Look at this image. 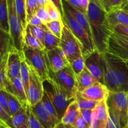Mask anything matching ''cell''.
I'll return each instance as SVG.
<instances>
[{
    "label": "cell",
    "mask_w": 128,
    "mask_h": 128,
    "mask_svg": "<svg viewBox=\"0 0 128 128\" xmlns=\"http://www.w3.org/2000/svg\"><path fill=\"white\" fill-rule=\"evenodd\" d=\"M86 16L90 22L96 50L104 54L107 51L109 38L113 32L107 20V12L98 0H90Z\"/></svg>",
    "instance_id": "1"
},
{
    "label": "cell",
    "mask_w": 128,
    "mask_h": 128,
    "mask_svg": "<svg viewBox=\"0 0 128 128\" xmlns=\"http://www.w3.org/2000/svg\"><path fill=\"white\" fill-rule=\"evenodd\" d=\"M43 87L44 91L53 104L61 121L72 100H70L64 90L51 77L43 81Z\"/></svg>",
    "instance_id": "2"
},
{
    "label": "cell",
    "mask_w": 128,
    "mask_h": 128,
    "mask_svg": "<svg viewBox=\"0 0 128 128\" xmlns=\"http://www.w3.org/2000/svg\"><path fill=\"white\" fill-rule=\"evenodd\" d=\"M22 53L28 64L36 71L42 81L50 78L51 70L45 50L33 49L24 45Z\"/></svg>",
    "instance_id": "3"
},
{
    "label": "cell",
    "mask_w": 128,
    "mask_h": 128,
    "mask_svg": "<svg viewBox=\"0 0 128 128\" xmlns=\"http://www.w3.org/2000/svg\"><path fill=\"white\" fill-rule=\"evenodd\" d=\"M106 102L109 111L120 120L122 128L126 127L128 122V91H110Z\"/></svg>",
    "instance_id": "4"
},
{
    "label": "cell",
    "mask_w": 128,
    "mask_h": 128,
    "mask_svg": "<svg viewBox=\"0 0 128 128\" xmlns=\"http://www.w3.org/2000/svg\"><path fill=\"white\" fill-rule=\"evenodd\" d=\"M64 16L62 18L64 24L70 28L72 34L82 44L83 48L82 54L85 58L96 50L94 44L86 31L81 27L71 14L64 8Z\"/></svg>",
    "instance_id": "5"
},
{
    "label": "cell",
    "mask_w": 128,
    "mask_h": 128,
    "mask_svg": "<svg viewBox=\"0 0 128 128\" xmlns=\"http://www.w3.org/2000/svg\"><path fill=\"white\" fill-rule=\"evenodd\" d=\"M8 6L10 34L12 40V44L19 51L22 52V49L24 46V38L25 29L22 26L20 18L18 15L14 0H8Z\"/></svg>",
    "instance_id": "6"
},
{
    "label": "cell",
    "mask_w": 128,
    "mask_h": 128,
    "mask_svg": "<svg viewBox=\"0 0 128 128\" xmlns=\"http://www.w3.org/2000/svg\"><path fill=\"white\" fill-rule=\"evenodd\" d=\"M60 47L64 52L69 62L83 56V48L81 42L75 37L71 30L64 24L60 41Z\"/></svg>",
    "instance_id": "7"
},
{
    "label": "cell",
    "mask_w": 128,
    "mask_h": 128,
    "mask_svg": "<svg viewBox=\"0 0 128 128\" xmlns=\"http://www.w3.org/2000/svg\"><path fill=\"white\" fill-rule=\"evenodd\" d=\"M50 77L53 78L64 90L70 100H74L78 93L77 80L71 66H68L57 72L51 71Z\"/></svg>",
    "instance_id": "8"
},
{
    "label": "cell",
    "mask_w": 128,
    "mask_h": 128,
    "mask_svg": "<svg viewBox=\"0 0 128 128\" xmlns=\"http://www.w3.org/2000/svg\"><path fill=\"white\" fill-rule=\"evenodd\" d=\"M105 56L109 60L114 76L120 86V91H128V69L124 60L106 52Z\"/></svg>",
    "instance_id": "9"
},
{
    "label": "cell",
    "mask_w": 128,
    "mask_h": 128,
    "mask_svg": "<svg viewBox=\"0 0 128 128\" xmlns=\"http://www.w3.org/2000/svg\"><path fill=\"white\" fill-rule=\"evenodd\" d=\"M106 52L128 61V37L113 31L109 38Z\"/></svg>",
    "instance_id": "10"
},
{
    "label": "cell",
    "mask_w": 128,
    "mask_h": 128,
    "mask_svg": "<svg viewBox=\"0 0 128 128\" xmlns=\"http://www.w3.org/2000/svg\"><path fill=\"white\" fill-rule=\"evenodd\" d=\"M29 68L30 76L28 99L29 105L33 106L42 100L44 91L42 79L33 68L30 66Z\"/></svg>",
    "instance_id": "11"
},
{
    "label": "cell",
    "mask_w": 128,
    "mask_h": 128,
    "mask_svg": "<svg viewBox=\"0 0 128 128\" xmlns=\"http://www.w3.org/2000/svg\"><path fill=\"white\" fill-rule=\"evenodd\" d=\"M85 66L98 82L104 84V54L97 50L84 58Z\"/></svg>",
    "instance_id": "12"
},
{
    "label": "cell",
    "mask_w": 128,
    "mask_h": 128,
    "mask_svg": "<svg viewBox=\"0 0 128 128\" xmlns=\"http://www.w3.org/2000/svg\"><path fill=\"white\" fill-rule=\"evenodd\" d=\"M24 58L22 52L19 51L14 46L11 48L7 61V79L11 82L20 76L21 64Z\"/></svg>",
    "instance_id": "13"
},
{
    "label": "cell",
    "mask_w": 128,
    "mask_h": 128,
    "mask_svg": "<svg viewBox=\"0 0 128 128\" xmlns=\"http://www.w3.org/2000/svg\"><path fill=\"white\" fill-rule=\"evenodd\" d=\"M3 91H5L6 92L11 94L16 98L22 106L29 105L28 99L20 76L15 78L12 82L6 79Z\"/></svg>",
    "instance_id": "14"
},
{
    "label": "cell",
    "mask_w": 128,
    "mask_h": 128,
    "mask_svg": "<svg viewBox=\"0 0 128 128\" xmlns=\"http://www.w3.org/2000/svg\"><path fill=\"white\" fill-rule=\"evenodd\" d=\"M46 52L50 64V70L52 72H57L70 66L64 52L60 46L54 50Z\"/></svg>",
    "instance_id": "15"
},
{
    "label": "cell",
    "mask_w": 128,
    "mask_h": 128,
    "mask_svg": "<svg viewBox=\"0 0 128 128\" xmlns=\"http://www.w3.org/2000/svg\"><path fill=\"white\" fill-rule=\"evenodd\" d=\"M110 91L104 84L96 81L81 92V94L88 100L101 102L107 100Z\"/></svg>",
    "instance_id": "16"
},
{
    "label": "cell",
    "mask_w": 128,
    "mask_h": 128,
    "mask_svg": "<svg viewBox=\"0 0 128 128\" xmlns=\"http://www.w3.org/2000/svg\"><path fill=\"white\" fill-rule=\"evenodd\" d=\"M109 117V109L106 101L100 102L92 110V119L90 128H106Z\"/></svg>",
    "instance_id": "17"
},
{
    "label": "cell",
    "mask_w": 128,
    "mask_h": 128,
    "mask_svg": "<svg viewBox=\"0 0 128 128\" xmlns=\"http://www.w3.org/2000/svg\"><path fill=\"white\" fill-rule=\"evenodd\" d=\"M22 106L21 110L12 116L10 123L0 121V126L6 128H28V107Z\"/></svg>",
    "instance_id": "18"
},
{
    "label": "cell",
    "mask_w": 128,
    "mask_h": 128,
    "mask_svg": "<svg viewBox=\"0 0 128 128\" xmlns=\"http://www.w3.org/2000/svg\"><path fill=\"white\" fill-rule=\"evenodd\" d=\"M62 3H63L64 8L67 10L71 14V15L74 17V18L81 25V27L86 31L88 34L89 35L90 38H91V40L92 41L91 28H90V22H89L87 16H86V14L84 13V12L80 11V10L75 8L74 6L70 4L66 0H62ZM92 42H93V41H92Z\"/></svg>",
    "instance_id": "19"
},
{
    "label": "cell",
    "mask_w": 128,
    "mask_h": 128,
    "mask_svg": "<svg viewBox=\"0 0 128 128\" xmlns=\"http://www.w3.org/2000/svg\"><path fill=\"white\" fill-rule=\"evenodd\" d=\"M104 84L110 91L119 92L120 91V86L114 76L110 62L104 54Z\"/></svg>",
    "instance_id": "20"
},
{
    "label": "cell",
    "mask_w": 128,
    "mask_h": 128,
    "mask_svg": "<svg viewBox=\"0 0 128 128\" xmlns=\"http://www.w3.org/2000/svg\"><path fill=\"white\" fill-rule=\"evenodd\" d=\"M30 107L34 114L45 128H54L57 125L45 110L42 101Z\"/></svg>",
    "instance_id": "21"
},
{
    "label": "cell",
    "mask_w": 128,
    "mask_h": 128,
    "mask_svg": "<svg viewBox=\"0 0 128 128\" xmlns=\"http://www.w3.org/2000/svg\"><path fill=\"white\" fill-rule=\"evenodd\" d=\"M80 113L81 111L78 102L74 100L69 105L61 122L63 124L65 128H74L76 120Z\"/></svg>",
    "instance_id": "22"
},
{
    "label": "cell",
    "mask_w": 128,
    "mask_h": 128,
    "mask_svg": "<svg viewBox=\"0 0 128 128\" xmlns=\"http://www.w3.org/2000/svg\"><path fill=\"white\" fill-rule=\"evenodd\" d=\"M106 17L112 28L117 25H128V13L123 10H118L108 13Z\"/></svg>",
    "instance_id": "23"
},
{
    "label": "cell",
    "mask_w": 128,
    "mask_h": 128,
    "mask_svg": "<svg viewBox=\"0 0 128 128\" xmlns=\"http://www.w3.org/2000/svg\"><path fill=\"white\" fill-rule=\"evenodd\" d=\"M76 80L78 92L80 93L97 81L86 68L80 74L76 76Z\"/></svg>",
    "instance_id": "24"
},
{
    "label": "cell",
    "mask_w": 128,
    "mask_h": 128,
    "mask_svg": "<svg viewBox=\"0 0 128 128\" xmlns=\"http://www.w3.org/2000/svg\"><path fill=\"white\" fill-rule=\"evenodd\" d=\"M0 30L10 33L8 0H0Z\"/></svg>",
    "instance_id": "25"
},
{
    "label": "cell",
    "mask_w": 128,
    "mask_h": 128,
    "mask_svg": "<svg viewBox=\"0 0 128 128\" xmlns=\"http://www.w3.org/2000/svg\"><path fill=\"white\" fill-rule=\"evenodd\" d=\"M98 1L108 14L118 10H123L128 0H98Z\"/></svg>",
    "instance_id": "26"
},
{
    "label": "cell",
    "mask_w": 128,
    "mask_h": 128,
    "mask_svg": "<svg viewBox=\"0 0 128 128\" xmlns=\"http://www.w3.org/2000/svg\"><path fill=\"white\" fill-rule=\"evenodd\" d=\"M24 45L32 48L33 49H37L40 50H44L45 47L41 41H39L36 37L31 33V30L28 25H27L24 32Z\"/></svg>",
    "instance_id": "27"
},
{
    "label": "cell",
    "mask_w": 128,
    "mask_h": 128,
    "mask_svg": "<svg viewBox=\"0 0 128 128\" xmlns=\"http://www.w3.org/2000/svg\"><path fill=\"white\" fill-rule=\"evenodd\" d=\"M13 46L12 40L10 34L5 32L1 30L0 34V56L2 57L4 55L9 52L11 48Z\"/></svg>",
    "instance_id": "28"
},
{
    "label": "cell",
    "mask_w": 128,
    "mask_h": 128,
    "mask_svg": "<svg viewBox=\"0 0 128 128\" xmlns=\"http://www.w3.org/2000/svg\"><path fill=\"white\" fill-rule=\"evenodd\" d=\"M75 100L78 102L80 110H94L100 102L91 101L85 98L80 92H78L75 97Z\"/></svg>",
    "instance_id": "29"
},
{
    "label": "cell",
    "mask_w": 128,
    "mask_h": 128,
    "mask_svg": "<svg viewBox=\"0 0 128 128\" xmlns=\"http://www.w3.org/2000/svg\"><path fill=\"white\" fill-rule=\"evenodd\" d=\"M42 104L44 105V107L45 110H46V111L48 112V113L50 114V116L52 118V120L54 121V122H56V124H59L60 122H61V121H60L58 118V116L57 111H56V108L54 106L53 104L52 103L51 101L50 100V99L49 98V97L48 96V95L46 94L45 92H44L43 97L42 98Z\"/></svg>",
    "instance_id": "30"
},
{
    "label": "cell",
    "mask_w": 128,
    "mask_h": 128,
    "mask_svg": "<svg viewBox=\"0 0 128 128\" xmlns=\"http://www.w3.org/2000/svg\"><path fill=\"white\" fill-rule=\"evenodd\" d=\"M60 41L61 39L56 37L49 31H46L44 36V50L48 51L60 47Z\"/></svg>",
    "instance_id": "31"
},
{
    "label": "cell",
    "mask_w": 128,
    "mask_h": 128,
    "mask_svg": "<svg viewBox=\"0 0 128 128\" xmlns=\"http://www.w3.org/2000/svg\"><path fill=\"white\" fill-rule=\"evenodd\" d=\"M48 30L51 33L53 34L56 37L61 39L62 35V30L64 26L62 20H55V21H50L45 24Z\"/></svg>",
    "instance_id": "32"
},
{
    "label": "cell",
    "mask_w": 128,
    "mask_h": 128,
    "mask_svg": "<svg viewBox=\"0 0 128 128\" xmlns=\"http://www.w3.org/2000/svg\"><path fill=\"white\" fill-rule=\"evenodd\" d=\"M26 0H14L15 6H16L18 15L24 29H26L28 25L27 21H26Z\"/></svg>",
    "instance_id": "33"
},
{
    "label": "cell",
    "mask_w": 128,
    "mask_h": 128,
    "mask_svg": "<svg viewBox=\"0 0 128 128\" xmlns=\"http://www.w3.org/2000/svg\"><path fill=\"white\" fill-rule=\"evenodd\" d=\"M30 68H29L27 62L25 61L24 58V60L22 61V64H21L20 77H21V80H22L27 97L28 93L29 84H30Z\"/></svg>",
    "instance_id": "34"
},
{
    "label": "cell",
    "mask_w": 128,
    "mask_h": 128,
    "mask_svg": "<svg viewBox=\"0 0 128 128\" xmlns=\"http://www.w3.org/2000/svg\"><path fill=\"white\" fill-rule=\"evenodd\" d=\"M8 53L1 57L0 62V90H3L7 79V61Z\"/></svg>",
    "instance_id": "35"
},
{
    "label": "cell",
    "mask_w": 128,
    "mask_h": 128,
    "mask_svg": "<svg viewBox=\"0 0 128 128\" xmlns=\"http://www.w3.org/2000/svg\"><path fill=\"white\" fill-rule=\"evenodd\" d=\"M70 66L76 76H78L86 68L85 66V60L83 56H81L70 62Z\"/></svg>",
    "instance_id": "36"
},
{
    "label": "cell",
    "mask_w": 128,
    "mask_h": 128,
    "mask_svg": "<svg viewBox=\"0 0 128 128\" xmlns=\"http://www.w3.org/2000/svg\"><path fill=\"white\" fill-rule=\"evenodd\" d=\"M6 94H7L8 101L9 109H10V112L12 116L21 110L22 106L16 98H15L14 96L10 93L6 92Z\"/></svg>",
    "instance_id": "37"
},
{
    "label": "cell",
    "mask_w": 128,
    "mask_h": 128,
    "mask_svg": "<svg viewBox=\"0 0 128 128\" xmlns=\"http://www.w3.org/2000/svg\"><path fill=\"white\" fill-rule=\"evenodd\" d=\"M38 6L35 0H26V21L27 24L31 20V18L36 15V12L38 10Z\"/></svg>",
    "instance_id": "38"
},
{
    "label": "cell",
    "mask_w": 128,
    "mask_h": 128,
    "mask_svg": "<svg viewBox=\"0 0 128 128\" xmlns=\"http://www.w3.org/2000/svg\"><path fill=\"white\" fill-rule=\"evenodd\" d=\"M51 21H55V20H62V16L59 12L58 10L56 8V6L52 3L50 1L48 2L47 4L45 6Z\"/></svg>",
    "instance_id": "39"
},
{
    "label": "cell",
    "mask_w": 128,
    "mask_h": 128,
    "mask_svg": "<svg viewBox=\"0 0 128 128\" xmlns=\"http://www.w3.org/2000/svg\"><path fill=\"white\" fill-rule=\"evenodd\" d=\"M30 27V30H31V33L32 34L34 37H36L40 41H41L42 44L44 46V36L45 32L46 31L43 30L41 28L38 27V26H32V25L28 24Z\"/></svg>",
    "instance_id": "40"
},
{
    "label": "cell",
    "mask_w": 128,
    "mask_h": 128,
    "mask_svg": "<svg viewBox=\"0 0 128 128\" xmlns=\"http://www.w3.org/2000/svg\"><path fill=\"white\" fill-rule=\"evenodd\" d=\"M28 128H45L34 114L30 106L28 107Z\"/></svg>",
    "instance_id": "41"
},
{
    "label": "cell",
    "mask_w": 128,
    "mask_h": 128,
    "mask_svg": "<svg viewBox=\"0 0 128 128\" xmlns=\"http://www.w3.org/2000/svg\"><path fill=\"white\" fill-rule=\"evenodd\" d=\"M106 128H122L120 120L110 111H109V117Z\"/></svg>",
    "instance_id": "42"
},
{
    "label": "cell",
    "mask_w": 128,
    "mask_h": 128,
    "mask_svg": "<svg viewBox=\"0 0 128 128\" xmlns=\"http://www.w3.org/2000/svg\"><path fill=\"white\" fill-rule=\"evenodd\" d=\"M0 106L2 107L4 110H5L9 114L12 116L10 109H9L7 94L6 91L3 90H0Z\"/></svg>",
    "instance_id": "43"
},
{
    "label": "cell",
    "mask_w": 128,
    "mask_h": 128,
    "mask_svg": "<svg viewBox=\"0 0 128 128\" xmlns=\"http://www.w3.org/2000/svg\"><path fill=\"white\" fill-rule=\"evenodd\" d=\"M36 15L44 22V24L47 23L48 22L50 21V16H49L48 12L47 10H46V7H41L38 8L37 12H36Z\"/></svg>",
    "instance_id": "44"
},
{
    "label": "cell",
    "mask_w": 128,
    "mask_h": 128,
    "mask_svg": "<svg viewBox=\"0 0 128 128\" xmlns=\"http://www.w3.org/2000/svg\"><path fill=\"white\" fill-rule=\"evenodd\" d=\"M28 24L32 25V26H38V27L41 28L43 30H44L45 31H48L46 28V24H45L44 22H42V21L36 15H34V16H32L31 18V20H30V21L28 22Z\"/></svg>",
    "instance_id": "45"
},
{
    "label": "cell",
    "mask_w": 128,
    "mask_h": 128,
    "mask_svg": "<svg viewBox=\"0 0 128 128\" xmlns=\"http://www.w3.org/2000/svg\"><path fill=\"white\" fill-rule=\"evenodd\" d=\"M114 32L128 37V25H117L112 28Z\"/></svg>",
    "instance_id": "46"
},
{
    "label": "cell",
    "mask_w": 128,
    "mask_h": 128,
    "mask_svg": "<svg viewBox=\"0 0 128 128\" xmlns=\"http://www.w3.org/2000/svg\"><path fill=\"white\" fill-rule=\"evenodd\" d=\"M74 128H91L90 126L85 121L83 118L81 116V113L78 117L76 122L74 126Z\"/></svg>",
    "instance_id": "47"
},
{
    "label": "cell",
    "mask_w": 128,
    "mask_h": 128,
    "mask_svg": "<svg viewBox=\"0 0 128 128\" xmlns=\"http://www.w3.org/2000/svg\"><path fill=\"white\" fill-rule=\"evenodd\" d=\"M81 111V114L84 120L90 126H91V119H92V110H80Z\"/></svg>",
    "instance_id": "48"
},
{
    "label": "cell",
    "mask_w": 128,
    "mask_h": 128,
    "mask_svg": "<svg viewBox=\"0 0 128 128\" xmlns=\"http://www.w3.org/2000/svg\"><path fill=\"white\" fill-rule=\"evenodd\" d=\"M12 116L9 114L2 107L0 106V121H2L6 123H10L11 121Z\"/></svg>",
    "instance_id": "49"
},
{
    "label": "cell",
    "mask_w": 128,
    "mask_h": 128,
    "mask_svg": "<svg viewBox=\"0 0 128 128\" xmlns=\"http://www.w3.org/2000/svg\"><path fill=\"white\" fill-rule=\"evenodd\" d=\"M50 1L56 6V8L58 10L59 12L61 14L62 18H63L64 16V6L62 0H50Z\"/></svg>",
    "instance_id": "50"
},
{
    "label": "cell",
    "mask_w": 128,
    "mask_h": 128,
    "mask_svg": "<svg viewBox=\"0 0 128 128\" xmlns=\"http://www.w3.org/2000/svg\"><path fill=\"white\" fill-rule=\"evenodd\" d=\"M66 1H68V2H69V3L70 4L72 5V6H74V7L75 8H76L77 10H80V11H81V12H84V13H86V12L84 11V10H83V9L81 7V6H80V4H79L78 2V0H66Z\"/></svg>",
    "instance_id": "51"
},
{
    "label": "cell",
    "mask_w": 128,
    "mask_h": 128,
    "mask_svg": "<svg viewBox=\"0 0 128 128\" xmlns=\"http://www.w3.org/2000/svg\"><path fill=\"white\" fill-rule=\"evenodd\" d=\"M78 2L80 6L86 12L90 0H78Z\"/></svg>",
    "instance_id": "52"
},
{
    "label": "cell",
    "mask_w": 128,
    "mask_h": 128,
    "mask_svg": "<svg viewBox=\"0 0 128 128\" xmlns=\"http://www.w3.org/2000/svg\"><path fill=\"white\" fill-rule=\"evenodd\" d=\"M35 1H36V2L38 8H40L44 7V6H46L50 0H35Z\"/></svg>",
    "instance_id": "53"
},
{
    "label": "cell",
    "mask_w": 128,
    "mask_h": 128,
    "mask_svg": "<svg viewBox=\"0 0 128 128\" xmlns=\"http://www.w3.org/2000/svg\"><path fill=\"white\" fill-rule=\"evenodd\" d=\"M54 128H65L64 126L63 125V124L62 122H60L59 124H58L56 126H55Z\"/></svg>",
    "instance_id": "54"
},
{
    "label": "cell",
    "mask_w": 128,
    "mask_h": 128,
    "mask_svg": "<svg viewBox=\"0 0 128 128\" xmlns=\"http://www.w3.org/2000/svg\"><path fill=\"white\" fill-rule=\"evenodd\" d=\"M123 10H124V11H126V10H128V1L127 4H126V6H125L124 8L123 9Z\"/></svg>",
    "instance_id": "55"
},
{
    "label": "cell",
    "mask_w": 128,
    "mask_h": 128,
    "mask_svg": "<svg viewBox=\"0 0 128 128\" xmlns=\"http://www.w3.org/2000/svg\"><path fill=\"white\" fill-rule=\"evenodd\" d=\"M125 62H126V66H127V67H128V61H125Z\"/></svg>",
    "instance_id": "56"
},
{
    "label": "cell",
    "mask_w": 128,
    "mask_h": 128,
    "mask_svg": "<svg viewBox=\"0 0 128 128\" xmlns=\"http://www.w3.org/2000/svg\"><path fill=\"white\" fill-rule=\"evenodd\" d=\"M0 128H6L3 127V126H0Z\"/></svg>",
    "instance_id": "57"
},
{
    "label": "cell",
    "mask_w": 128,
    "mask_h": 128,
    "mask_svg": "<svg viewBox=\"0 0 128 128\" xmlns=\"http://www.w3.org/2000/svg\"><path fill=\"white\" fill-rule=\"evenodd\" d=\"M126 127L128 128V124H127V126H126Z\"/></svg>",
    "instance_id": "58"
},
{
    "label": "cell",
    "mask_w": 128,
    "mask_h": 128,
    "mask_svg": "<svg viewBox=\"0 0 128 128\" xmlns=\"http://www.w3.org/2000/svg\"><path fill=\"white\" fill-rule=\"evenodd\" d=\"M126 11V12H127L128 13V10H126V11Z\"/></svg>",
    "instance_id": "59"
},
{
    "label": "cell",
    "mask_w": 128,
    "mask_h": 128,
    "mask_svg": "<svg viewBox=\"0 0 128 128\" xmlns=\"http://www.w3.org/2000/svg\"></svg>",
    "instance_id": "60"
},
{
    "label": "cell",
    "mask_w": 128,
    "mask_h": 128,
    "mask_svg": "<svg viewBox=\"0 0 128 128\" xmlns=\"http://www.w3.org/2000/svg\"><path fill=\"white\" fill-rule=\"evenodd\" d=\"M128 128L127 127H126H126H125V128Z\"/></svg>",
    "instance_id": "61"
}]
</instances>
